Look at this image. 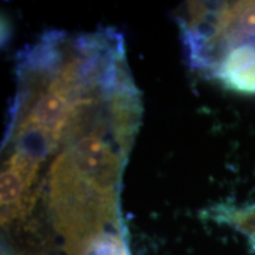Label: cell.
<instances>
[{"label":"cell","instance_id":"1","mask_svg":"<svg viewBox=\"0 0 255 255\" xmlns=\"http://www.w3.org/2000/svg\"><path fill=\"white\" fill-rule=\"evenodd\" d=\"M215 46H237L245 77L255 91V1L232 2L215 30Z\"/></svg>","mask_w":255,"mask_h":255},{"label":"cell","instance_id":"2","mask_svg":"<svg viewBox=\"0 0 255 255\" xmlns=\"http://www.w3.org/2000/svg\"><path fill=\"white\" fill-rule=\"evenodd\" d=\"M90 255H128L122 235L107 238L92 251Z\"/></svg>","mask_w":255,"mask_h":255}]
</instances>
